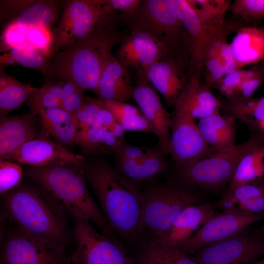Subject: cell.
Wrapping results in <instances>:
<instances>
[{"label":"cell","mask_w":264,"mask_h":264,"mask_svg":"<svg viewBox=\"0 0 264 264\" xmlns=\"http://www.w3.org/2000/svg\"><path fill=\"white\" fill-rule=\"evenodd\" d=\"M225 108L234 116L251 125L264 122V97L235 101L227 103Z\"/></svg>","instance_id":"obj_34"},{"label":"cell","mask_w":264,"mask_h":264,"mask_svg":"<svg viewBox=\"0 0 264 264\" xmlns=\"http://www.w3.org/2000/svg\"><path fill=\"white\" fill-rule=\"evenodd\" d=\"M38 115L44 132L64 146L75 144L79 124L74 114L61 107L41 110Z\"/></svg>","instance_id":"obj_24"},{"label":"cell","mask_w":264,"mask_h":264,"mask_svg":"<svg viewBox=\"0 0 264 264\" xmlns=\"http://www.w3.org/2000/svg\"><path fill=\"white\" fill-rule=\"evenodd\" d=\"M73 234L76 247L70 264H136L121 244L100 234L88 221L75 219Z\"/></svg>","instance_id":"obj_7"},{"label":"cell","mask_w":264,"mask_h":264,"mask_svg":"<svg viewBox=\"0 0 264 264\" xmlns=\"http://www.w3.org/2000/svg\"><path fill=\"white\" fill-rule=\"evenodd\" d=\"M197 186L181 178L151 186L142 192V224L152 239L161 236L186 207L204 202Z\"/></svg>","instance_id":"obj_5"},{"label":"cell","mask_w":264,"mask_h":264,"mask_svg":"<svg viewBox=\"0 0 264 264\" xmlns=\"http://www.w3.org/2000/svg\"><path fill=\"white\" fill-rule=\"evenodd\" d=\"M142 0H107L104 5L107 11H119L122 16H131L138 9Z\"/></svg>","instance_id":"obj_46"},{"label":"cell","mask_w":264,"mask_h":264,"mask_svg":"<svg viewBox=\"0 0 264 264\" xmlns=\"http://www.w3.org/2000/svg\"><path fill=\"white\" fill-rule=\"evenodd\" d=\"M214 207L222 211L264 214V179L226 190Z\"/></svg>","instance_id":"obj_23"},{"label":"cell","mask_w":264,"mask_h":264,"mask_svg":"<svg viewBox=\"0 0 264 264\" xmlns=\"http://www.w3.org/2000/svg\"><path fill=\"white\" fill-rule=\"evenodd\" d=\"M136 264H160L154 261L146 259L140 256Z\"/></svg>","instance_id":"obj_50"},{"label":"cell","mask_w":264,"mask_h":264,"mask_svg":"<svg viewBox=\"0 0 264 264\" xmlns=\"http://www.w3.org/2000/svg\"><path fill=\"white\" fill-rule=\"evenodd\" d=\"M264 137L258 134L254 144L238 163L226 190L263 180Z\"/></svg>","instance_id":"obj_27"},{"label":"cell","mask_w":264,"mask_h":264,"mask_svg":"<svg viewBox=\"0 0 264 264\" xmlns=\"http://www.w3.org/2000/svg\"><path fill=\"white\" fill-rule=\"evenodd\" d=\"M236 16L251 21L264 18V0H236L231 5Z\"/></svg>","instance_id":"obj_42"},{"label":"cell","mask_w":264,"mask_h":264,"mask_svg":"<svg viewBox=\"0 0 264 264\" xmlns=\"http://www.w3.org/2000/svg\"><path fill=\"white\" fill-rule=\"evenodd\" d=\"M41 133L28 115L6 116L0 123V161Z\"/></svg>","instance_id":"obj_22"},{"label":"cell","mask_w":264,"mask_h":264,"mask_svg":"<svg viewBox=\"0 0 264 264\" xmlns=\"http://www.w3.org/2000/svg\"><path fill=\"white\" fill-rule=\"evenodd\" d=\"M160 148H154L150 153L142 157L119 161V172L134 183L150 181L166 167L167 162Z\"/></svg>","instance_id":"obj_28"},{"label":"cell","mask_w":264,"mask_h":264,"mask_svg":"<svg viewBox=\"0 0 264 264\" xmlns=\"http://www.w3.org/2000/svg\"><path fill=\"white\" fill-rule=\"evenodd\" d=\"M3 208L7 218L28 234L65 248L73 238L65 207L43 188L18 186L7 193Z\"/></svg>","instance_id":"obj_3"},{"label":"cell","mask_w":264,"mask_h":264,"mask_svg":"<svg viewBox=\"0 0 264 264\" xmlns=\"http://www.w3.org/2000/svg\"><path fill=\"white\" fill-rule=\"evenodd\" d=\"M189 3L204 22L218 25L220 23L229 6V1L222 0H188Z\"/></svg>","instance_id":"obj_35"},{"label":"cell","mask_w":264,"mask_h":264,"mask_svg":"<svg viewBox=\"0 0 264 264\" xmlns=\"http://www.w3.org/2000/svg\"><path fill=\"white\" fill-rule=\"evenodd\" d=\"M101 108L102 106L97 98L85 97L83 104L75 114L79 122V129L102 126L100 119Z\"/></svg>","instance_id":"obj_40"},{"label":"cell","mask_w":264,"mask_h":264,"mask_svg":"<svg viewBox=\"0 0 264 264\" xmlns=\"http://www.w3.org/2000/svg\"><path fill=\"white\" fill-rule=\"evenodd\" d=\"M40 134L7 155L4 160L27 164L30 166H44L57 164L84 165V157L68 150L65 146Z\"/></svg>","instance_id":"obj_16"},{"label":"cell","mask_w":264,"mask_h":264,"mask_svg":"<svg viewBox=\"0 0 264 264\" xmlns=\"http://www.w3.org/2000/svg\"><path fill=\"white\" fill-rule=\"evenodd\" d=\"M264 219V214H249L233 210L216 213L177 248L194 254L201 247L242 232L255 222Z\"/></svg>","instance_id":"obj_12"},{"label":"cell","mask_w":264,"mask_h":264,"mask_svg":"<svg viewBox=\"0 0 264 264\" xmlns=\"http://www.w3.org/2000/svg\"><path fill=\"white\" fill-rule=\"evenodd\" d=\"M59 2L55 0H10L1 6V15H10L12 22L28 28L48 27L54 21Z\"/></svg>","instance_id":"obj_20"},{"label":"cell","mask_w":264,"mask_h":264,"mask_svg":"<svg viewBox=\"0 0 264 264\" xmlns=\"http://www.w3.org/2000/svg\"><path fill=\"white\" fill-rule=\"evenodd\" d=\"M36 88L21 83L12 77L8 84L0 88V119L28 101Z\"/></svg>","instance_id":"obj_30"},{"label":"cell","mask_w":264,"mask_h":264,"mask_svg":"<svg viewBox=\"0 0 264 264\" xmlns=\"http://www.w3.org/2000/svg\"><path fill=\"white\" fill-rule=\"evenodd\" d=\"M264 257V235L246 230L206 245L191 257L200 264H254Z\"/></svg>","instance_id":"obj_9"},{"label":"cell","mask_w":264,"mask_h":264,"mask_svg":"<svg viewBox=\"0 0 264 264\" xmlns=\"http://www.w3.org/2000/svg\"><path fill=\"white\" fill-rule=\"evenodd\" d=\"M84 165L29 166L25 172L31 179L59 200L75 219L94 223L103 235L119 243L88 189Z\"/></svg>","instance_id":"obj_4"},{"label":"cell","mask_w":264,"mask_h":264,"mask_svg":"<svg viewBox=\"0 0 264 264\" xmlns=\"http://www.w3.org/2000/svg\"><path fill=\"white\" fill-rule=\"evenodd\" d=\"M264 82V66H259L256 74L250 79L242 81L234 94L241 96L238 101L248 99Z\"/></svg>","instance_id":"obj_44"},{"label":"cell","mask_w":264,"mask_h":264,"mask_svg":"<svg viewBox=\"0 0 264 264\" xmlns=\"http://www.w3.org/2000/svg\"><path fill=\"white\" fill-rule=\"evenodd\" d=\"M62 81L49 80L37 88L27 101L31 115L34 116L42 110L61 107Z\"/></svg>","instance_id":"obj_32"},{"label":"cell","mask_w":264,"mask_h":264,"mask_svg":"<svg viewBox=\"0 0 264 264\" xmlns=\"http://www.w3.org/2000/svg\"><path fill=\"white\" fill-rule=\"evenodd\" d=\"M104 0L67 1L54 40L53 51H58L84 38L93 29L106 12Z\"/></svg>","instance_id":"obj_11"},{"label":"cell","mask_w":264,"mask_h":264,"mask_svg":"<svg viewBox=\"0 0 264 264\" xmlns=\"http://www.w3.org/2000/svg\"><path fill=\"white\" fill-rule=\"evenodd\" d=\"M154 148L137 147L123 143L115 152L119 161L134 160L150 153Z\"/></svg>","instance_id":"obj_47"},{"label":"cell","mask_w":264,"mask_h":264,"mask_svg":"<svg viewBox=\"0 0 264 264\" xmlns=\"http://www.w3.org/2000/svg\"><path fill=\"white\" fill-rule=\"evenodd\" d=\"M254 264H264V257L255 263Z\"/></svg>","instance_id":"obj_52"},{"label":"cell","mask_w":264,"mask_h":264,"mask_svg":"<svg viewBox=\"0 0 264 264\" xmlns=\"http://www.w3.org/2000/svg\"><path fill=\"white\" fill-rule=\"evenodd\" d=\"M97 99L100 105L111 112L126 131L152 132L149 122L136 107L124 102Z\"/></svg>","instance_id":"obj_29"},{"label":"cell","mask_w":264,"mask_h":264,"mask_svg":"<svg viewBox=\"0 0 264 264\" xmlns=\"http://www.w3.org/2000/svg\"><path fill=\"white\" fill-rule=\"evenodd\" d=\"M0 264H70V259L65 247L17 228L3 242Z\"/></svg>","instance_id":"obj_10"},{"label":"cell","mask_w":264,"mask_h":264,"mask_svg":"<svg viewBox=\"0 0 264 264\" xmlns=\"http://www.w3.org/2000/svg\"><path fill=\"white\" fill-rule=\"evenodd\" d=\"M29 28L15 22L9 23L1 36L0 52L14 48L33 49L28 44Z\"/></svg>","instance_id":"obj_37"},{"label":"cell","mask_w":264,"mask_h":264,"mask_svg":"<svg viewBox=\"0 0 264 264\" xmlns=\"http://www.w3.org/2000/svg\"><path fill=\"white\" fill-rule=\"evenodd\" d=\"M198 126L205 141L214 153L235 145L234 117L216 113L200 119Z\"/></svg>","instance_id":"obj_26"},{"label":"cell","mask_w":264,"mask_h":264,"mask_svg":"<svg viewBox=\"0 0 264 264\" xmlns=\"http://www.w3.org/2000/svg\"><path fill=\"white\" fill-rule=\"evenodd\" d=\"M62 81L61 108L75 115L84 101L86 90L73 82Z\"/></svg>","instance_id":"obj_38"},{"label":"cell","mask_w":264,"mask_h":264,"mask_svg":"<svg viewBox=\"0 0 264 264\" xmlns=\"http://www.w3.org/2000/svg\"><path fill=\"white\" fill-rule=\"evenodd\" d=\"M115 11L105 12L88 35L64 48L42 73L49 80L71 81L95 92L101 70L125 35L117 29Z\"/></svg>","instance_id":"obj_1"},{"label":"cell","mask_w":264,"mask_h":264,"mask_svg":"<svg viewBox=\"0 0 264 264\" xmlns=\"http://www.w3.org/2000/svg\"><path fill=\"white\" fill-rule=\"evenodd\" d=\"M216 213L214 205L209 202L188 206L175 218L161 236L152 239L160 245L178 248Z\"/></svg>","instance_id":"obj_18"},{"label":"cell","mask_w":264,"mask_h":264,"mask_svg":"<svg viewBox=\"0 0 264 264\" xmlns=\"http://www.w3.org/2000/svg\"><path fill=\"white\" fill-rule=\"evenodd\" d=\"M172 51L151 66L143 75L167 104L175 107L187 81L181 66L173 57Z\"/></svg>","instance_id":"obj_19"},{"label":"cell","mask_w":264,"mask_h":264,"mask_svg":"<svg viewBox=\"0 0 264 264\" xmlns=\"http://www.w3.org/2000/svg\"><path fill=\"white\" fill-rule=\"evenodd\" d=\"M133 89L126 69L111 54L101 70L95 93L102 100L126 102L132 98Z\"/></svg>","instance_id":"obj_21"},{"label":"cell","mask_w":264,"mask_h":264,"mask_svg":"<svg viewBox=\"0 0 264 264\" xmlns=\"http://www.w3.org/2000/svg\"><path fill=\"white\" fill-rule=\"evenodd\" d=\"M109 129L118 138L124 141L125 130L117 122L114 123Z\"/></svg>","instance_id":"obj_49"},{"label":"cell","mask_w":264,"mask_h":264,"mask_svg":"<svg viewBox=\"0 0 264 264\" xmlns=\"http://www.w3.org/2000/svg\"><path fill=\"white\" fill-rule=\"evenodd\" d=\"M214 153L195 119L186 114L174 112L171 118L169 154L179 167Z\"/></svg>","instance_id":"obj_13"},{"label":"cell","mask_w":264,"mask_h":264,"mask_svg":"<svg viewBox=\"0 0 264 264\" xmlns=\"http://www.w3.org/2000/svg\"><path fill=\"white\" fill-rule=\"evenodd\" d=\"M256 232L264 235V223Z\"/></svg>","instance_id":"obj_51"},{"label":"cell","mask_w":264,"mask_h":264,"mask_svg":"<svg viewBox=\"0 0 264 264\" xmlns=\"http://www.w3.org/2000/svg\"><path fill=\"white\" fill-rule=\"evenodd\" d=\"M140 256L160 264H200L180 249L160 245L152 239L142 243Z\"/></svg>","instance_id":"obj_31"},{"label":"cell","mask_w":264,"mask_h":264,"mask_svg":"<svg viewBox=\"0 0 264 264\" xmlns=\"http://www.w3.org/2000/svg\"><path fill=\"white\" fill-rule=\"evenodd\" d=\"M219 58L225 74L232 73L238 69L236 60L230 44L227 43L220 36L218 42Z\"/></svg>","instance_id":"obj_45"},{"label":"cell","mask_w":264,"mask_h":264,"mask_svg":"<svg viewBox=\"0 0 264 264\" xmlns=\"http://www.w3.org/2000/svg\"><path fill=\"white\" fill-rule=\"evenodd\" d=\"M131 29L121 42L115 56L126 69L132 67L144 75L151 66L174 50L149 33Z\"/></svg>","instance_id":"obj_15"},{"label":"cell","mask_w":264,"mask_h":264,"mask_svg":"<svg viewBox=\"0 0 264 264\" xmlns=\"http://www.w3.org/2000/svg\"><path fill=\"white\" fill-rule=\"evenodd\" d=\"M122 18L131 28L149 33L172 50L180 42V25L174 0H142L134 14Z\"/></svg>","instance_id":"obj_8"},{"label":"cell","mask_w":264,"mask_h":264,"mask_svg":"<svg viewBox=\"0 0 264 264\" xmlns=\"http://www.w3.org/2000/svg\"><path fill=\"white\" fill-rule=\"evenodd\" d=\"M180 22V42L188 52V73L198 76L204 64L205 54L212 24L204 22L188 0H174Z\"/></svg>","instance_id":"obj_14"},{"label":"cell","mask_w":264,"mask_h":264,"mask_svg":"<svg viewBox=\"0 0 264 264\" xmlns=\"http://www.w3.org/2000/svg\"><path fill=\"white\" fill-rule=\"evenodd\" d=\"M132 98L149 122L152 132L158 139L159 148L169 154L171 118L161 102L156 90L142 74L137 73Z\"/></svg>","instance_id":"obj_17"},{"label":"cell","mask_w":264,"mask_h":264,"mask_svg":"<svg viewBox=\"0 0 264 264\" xmlns=\"http://www.w3.org/2000/svg\"><path fill=\"white\" fill-rule=\"evenodd\" d=\"M218 35L212 34L207 44L204 65L206 67V85L220 84L225 74L219 56L218 49Z\"/></svg>","instance_id":"obj_36"},{"label":"cell","mask_w":264,"mask_h":264,"mask_svg":"<svg viewBox=\"0 0 264 264\" xmlns=\"http://www.w3.org/2000/svg\"><path fill=\"white\" fill-rule=\"evenodd\" d=\"M48 58L49 57L35 50L14 48L0 56V64L4 67L12 65L20 64L42 72L49 62Z\"/></svg>","instance_id":"obj_33"},{"label":"cell","mask_w":264,"mask_h":264,"mask_svg":"<svg viewBox=\"0 0 264 264\" xmlns=\"http://www.w3.org/2000/svg\"><path fill=\"white\" fill-rule=\"evenodd\" d=\"M84 169L86 179L114 233L128 241H139L144 231L141 191L134 182L103 161L85 164Z\"/></svg>","instance_id":"obj_2"},{"label":"cell","mask_w":264,"mask_h":264,"mask_svg":"<svg viewBox=\"0 0 264 264\" xmlns=\"http://www.w3.org/2000/svg\"><path fill=\"white\" fill-rule=\"evenodd\" d=\"M23 176V170L17 163L3 160L0 161V193H8L19 186Z\"/></svg>","instance_id":"obj_39"},{"label":"cell","mask_w":264,"mask_h":264,"mask_svg":"<svg viewBox=\"0 0 264 264\" xmlns=\"http://www.w3.org/2000/svg\"><path fill=\"white\" fill-rule=\"evenodd\" d=\"M256 134L244 143L179 167L180 178L202 189L215 190L231 181L241 159L254 144Z\"/></svg>","instance_id":"obj_6"},{"label":"cell","mask_w":264,"mask_h":264,"mask_svg":"<svg viewBox=\"0 0 264 264\" xmlns=\"http://www.w3.org/2000/svg\"><path fill=\"white\" fill-rule=\"evenodd\" d=\"M244 70L237 69L226 74L219 84L221 92L228 96L234 94L243 80Z\"/></svg>","instance_id":"obj_48"},{"label":"cell","mask_w":264,"mask_h":264,"mask_svg":"<svg viewBox=\"0 0 264 264\" xmlns=\"http://www.w3.org/2000/svg\"><path fill=\"white\" fill-rule=\"evenodd\" d=\"M105 128L96 126L79 129L75 144L78 145L86 151L92 152L102 145Z\"/></svg>","instance_id":"obj_43"},{"label":"cell","mask_w":264,"mask_h":264,"mask_svg":"<svg viewBox=\"0 0 264 264\" xmlns=\"http://www.w3.org/2000/svg\"><path fill=\"white\" fill-rule=\"evenodd\" d=\"M27 40L32 49L47 57H49L52 51H53L54 40L48 27L30 28Z\"/></svg>","instance_id":"obj_41"},{"label":"cell","mask_w":264,"mask_h":264,"mask_svg":"<svg viewBox=\"0 0 264 264\" xmlns=\"http://www.w3.org/2000/svg\"><path fill=\"white\" fill-rule=\"evenodd\" d=\"M238 68L264 61V29L243 27L230 44Z\"/></svg>","instance_id":"obj_25"}]
</instances>
